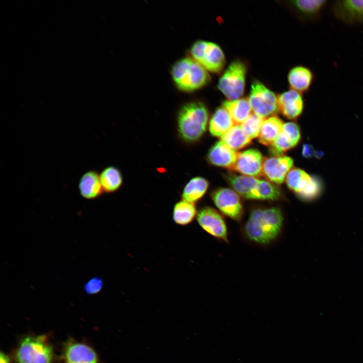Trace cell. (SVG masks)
<instances>
[{
    "label": "cell",
    "instance_id": "cell-1",
    "mask_svg": "<svg viewBox=\"0 0 363 363\" xmlns=\"http://www.w3.org/2000/svg\"><path fill=\"white\" fill-rule=\"evenodd\" d=\"M283 223V217L279 208H255L251 211L245 224V234L254 242L267 244L279 234Z\"/></svg>",
    "mask_w": 363,
    "mask_h": 363
},
{
    "label": "cell",
    "instance_id": "cell-2",
    "mask_svg": "<svg viewBox=\"0 0 363 363\" xmlns=\"http://www.w3.org/2000/svg\"><path fill=\"white\" fill-rule=\"evenodd\" d=\"M209 112L199 101H192L182 106L177 115V131L185 142L193 143L204 135L208 124Z\"/></svg>",
    "mask_w": 363,
    "mask_h": 363
},
{
    "label": "cell",
    "instance_id": "cell-3",
    "mask_svg": "<svg viewBox=\"0 0 363 363\" xmlns=\"http://www.w3.org/2000/svg\"><path fill=\"white\" fill-rule=\"evenodd\" d=\"M176 88L184 92H192L205 87L210 81L207 71L190 57L177 60L170 71Z\"/></svg>",
    "mask_w": 363,
    "mask_h": 363
},
{
    "label": "cell",
    "instance_id": "cell-4",
    "mask_svg": "<svg viewBox=\"0 0 363 363\" xmlns=\"http://www.w3.org/2000/svg\"><path fill=\"white\" fill-rule=\"evenodd\" d=\"M53 356L52 347L45 335L24 338L15 353L16 363H51Z\"/></svg>",
    "mask_w": 363,
    "mask_h": 363
},
{
    "label": "cell",
    "instance_id": "cell-5",
    "mask_svg": "<svg viewBox=\"0 0 363 363\" xmlns=\"http://www.w3.org/2000/svg\"><path fill=\"white\" fill-rule=\"evenodd\" d=\"M190 57L201 65L207 71L218 73L225 64V57L221 47L214 42L197 40L189 50Z\"/></svg>",
    "mask_w": 363,
    "mask_h": 363
},
{
    "label": "cell",
    "instance_id": "cell-6",
    "mask_svg": "<svg viewBox=\"0 0 363 363\" xmlns=\"http://www.w3.org/2000/svg\"><path fill=\"white\" fill-rule=\"evenodd\" d=\"M246 74V66L239 60L232 62L222 74L217 87L228 100H235L243 95Z\"/></svg>",
    "mask_w": 363,
    "mask_h": 363
},
{
    "label": "cell",
    "instance_id": "cell-7",
    "mask_svg": "<svg viewBox=\"0 0 363 363\" xmlns=\"http://www.w3.org/2000/svg\"><path fill=\"white\" fill-rule=\"evenodd\" d=\"M248 99L252 111L262 118L273 116L278 111V97L259 81L253 82Z\"/></svg>",
    "mask_w": 363,
    "mask_h": 363
},
{
    "label": "cell",
    "instance_id": "cell-8",
    "mask_svg": "<svg viewBox=\"0 0 363 363\" xmlns=\"http://www.w3.org/2000/svg\"><path fill=\"white\" fill-rule=\"evenodd\" d=\"M211 198L221 213L234 220H240L244 213L243 205L234 191L226 188H218L211 192Z\"/></svg>",
    "mask_w": 363,
    "mask_h": 363
},
{
    "label": "cell",
    "instance_id": "cell-9",
    "mask_svg": "<svg viewBox=\"0 0 363 363\" xmlns=\"http://www.w3.org/2000/svg\"><path fill=\"white\" fill-rule=\"evenodd\" d=\"M197 222L201 227L211 235L227 240V229L221 215L210 207L201 208L197 213Z\"/></svg>",
    "mask_w": 363,
    "mask_h": 363
},
{
    "label": "cell",
    "instance_id": "cell-10",
    "mask_svg": "<svg viewBox=\"0 0 363 363\" xmlns=\"http://www.w3.org/2000/svg\"><path fill=\"white\" fill-rule=\"evenodd\" d=\"M264 158L256 149H250L237 153L236 161L230 170L246 176L258 177L263 175Z\"/></svg>",
    "mask_w": 363,
    "mask_h": 363
},
{
    "label": "cell",
    "instance_id": "cell-11",
    "mask_svg": "<svg viewBox=\"0 0 363 363\" xmlns=\"http://www.w3.org/2000/svg\"><path fill=\"white\" fill-rule=\"evenodd\" d=\"M331 10L334 17L347 24L363 23V0H339L333 1Z\"/></svg>",
    "mask_w": 363,
    "mask_h": 363
},
{
    "label": "cell",
    "instance_id": "cell-12",
    "mask_svg": "<svg viewBox=\"0 0 363 363\" xmlns=\"http://www.w3.org/2000/svg\"><path fill=\"white\" fill-rule=\"evenodd\" d=\"M293 165V159L287 156H273L264 158L263 175L273 184H282Z\"/></svg>",
    "mask_w": 363,
    "mask_h": 363
},
{
    "label": "cell",
    "instance_id": "cell-13",
    "mask_svg": "<svg viewBox=\"0 0 363 363\" xmlns=\"http://www.w3.org/2000/svg\"><path fill=\"white\" fill-rule=\"evenodd\" d=\"M300 138V130L296 123H285L281 132L270 146V152L273 156L283 155V153L295 147Z\"/></svg>",
    "mask_w": 363,
    "mask_h": 363
},
{
    "label": "cell",
    "instance_id": "cell-14",
    "mask_svg": "<svg viewBox=\"0 0 363 363\" xmlns=\"http://www.w3.org/2000/svg\"><path fill=\"white\" fill-rule=\"evenodd\" d=\"M64 357L66 363H99L98 355L91 347L74 340L66 344Z\"/></svg>",
    "mask_w": 363,
    "mask_h": 363
},
{
    "label": "cell",
    "instance_id": "cell-15",
    "mask_svg": "<svg viewBox=\"0 0 363 363\" xmlns=\"http://www.w3.org/2000/svg\"><path fill=\"white\" fill-rule=\"evenodd\" d=\"M278 110L286 118L295 119L303 112L304 101L301 93L290 89L278 96Z\"/></svg>",
    "mask_w": 363,
    "mask_h": 363
},
{
    "label": "cell",
    "instance_id": "cell-16",
    "mask_svg": "<svg viewBox=\"0 0 363 363\" xmlns=\"http://www.w3.org/2000/svg\"><path fill=\"white\" fill-rule=\"evenodd\" d=\"M237 153L220 140L215 143L209 150L207 160L213 165L231 170L237 157Z\"/></svg>",
    "mask_w": 363,
    "mask_h": 363
},
{
    "label": "cell",
    "instance_id": "cell-17",
    "mask_svg": "<svg viewBox=\"0 0 363 363\" xmlns=\"http://www.w3.org/2000/svg\"><path fill=\"white\" fill-rule=\"evenodd\" d=\"M227 182L238 195L247 199H255L260 179L246 175L228 173Z\"/></svg>",
    "mask_w": 363,
    "mask_h": 363
},
{
    "label": "cell",
    "instance_id": "cell-18",
    "mask_svg": "<svg viewBox=\"0 0 363 363\" xmlns=\"http://www.w3.org/2000/svg\"><path fill=\"white\" fill-rule=\"evenodd\" d=\"M78 189L81 196L86 200L99 197L104 192L98 172L89 170L84 173L79 179Z\"/></svg>",
    "mask_w": 363,
    "mask_h": 363
},
{
    "label": "cell",
    "instance_id": "cell-19",
    "mask_svg": "<svg viewBox=\"0 0 363 363\" xmlns=\"http://www.w3.org/2000/svg\"><path fill=\"white\" fill-rule=\"evenodd\" d=\"M327 3L326 0H296L291 5L299 17L305 21H315L320 19Z\"/></svg>",
    "mask_w": 363,
    "mask_h": 363
},
{
    "label": "cell",
    "instance_id": "cell-20",
    "mask_svg": "<svg viewBox=\"0 0 363 363\" xmlns=\"http://www.w3.org/2000/svg\"><path fill=\"white\" fill-rule=\"evenodd\" d=\"M287 79L291 89L302 94L310 90L314 81V75L308 67L297 66L290 69Z\"/></svg>",
    "mask_w": 363,
    "mask_h": 363
},
{
    "label": "cell",
    "instance_id": "cell-21",
    "mask_svg": "<svg viewBox=\"0 0 363 363\" xmlns=\"http://www.w3.org/2000/svg\"><path fill=\"white\" fill-rule=\"evenodd\" d=\"M234 126L233 119L227 110L223 106L216 109L211 116L209 130L214 137H221Z\"/></svg>",
    "mask_w": 363,
    "mask_h": 363
},
{
    "label": "cell",
    "instance_id": "cell-22",
    "mask_svg": "<svg viewBox=\"0 0 363 363\" xmlns=\"http://www.w3.org/2000/svg\"><path fill=\"white\" fill-rule=\"evenodd\" d=\"M315 178L299 168H292L286 175L285 181L289 190L298 197L313 183Z\"/></svg>",
    "mask_w": 363,
    "mask_h": 363
},
{
    "label": "cell",
    "instance_id": "cell-23",
    "mask_svg": "<svg viewBox=\"0 0 363 363\" xmlns=\"http://www.w3.org/2000/svg\"><path fill=\"white\" fill-rule=\"evenodd\" d=\"M222 106L229 112L235 125L242 124L252 114L248 98L225 101L222 103Z\"/></svg>",
    "mask_w": 363,
    "mask_h": 363
},
{
    "label": "cell",
    "instance_id": "cell-24",
    "mask_svg": "<svg viewBox=\"0 0 363 363\" xmlns=\"http://www.w3.org/2000/svg\"><path fill=\"white\" fill-rule=\"evenodd\" d=\"M283 125L282 120L277 116L265 118L258 136L259 142L270 146L281 132Z\"/></svg>",
    "mask_w": 363,
    "mask_h": 363
},
{
    "label": "cell",
    "instance_id": "cell-25",
    "mask_svg": "<svg viewBox=\"0 0 363 363\" xmlns=\"http://www.w3.org/2000/svg\"><path fill=\"white\" fill-rule=\"evenodd\" d=\"M209 182L202 177L191 179L185 186L182 197L183 200L195 203L201 200L209 188Z\"/></svg>",
    "mask_w": 363,
    "mask_h": 363
},
{
    "label": "cell",
    "instance_id": "cell-26",
    "mask_svg": "<svg viewBox=\"0 0 363 363\" xmlns=\"http://www.w3.org/2000/svg\"><path fill=\"white\" fill-rule=\"evenodd\" d=\"M99 175L103 192L106 193H114L122 186V174L115 166H109L104 168Z\"/></svg>",
    "mask_w": 363,
    "mask_h": 363
},
{
    "label": "cell",
    "instance_id": "cell-27",
    "mask_svg": "<svg viewBox=\"0 0 363 363\" xmlns=\"http://www.w3.org/2000/svg\"><path fill=\"white\" fill-rule=\"evenodd\" d=\"M197 213L194 203L183 200L174 206L173 220L176 224L185 226L193 221Z\"/></svg>",
    "mask_w": 363,
    "mask_h": 363
},
{
    "label": "cell",
    "instance_id": "cell-28",
    "mask_svg": "<svg viewBox=\"0 0 363 363\" xmlns=\"http://www.w3.org/2000/svg\"><path fill=\"white\" fill-rule=\"evenodd\" d=\"M220 138L221 141L234 150L243 149L250 145L252 142V139L239 125L232 127Z\"/></svg>",
    "mask_w": 363,
    "mask_h": 363
},
{
    "label": "cell",
    "instance_id": "cell-29",
    "mask_svg": "<svg viewBox=\"0 0 363 363\" xmlns=\"http://www.w3.org/2000/svg\"><path fill=\"white\" fill-rule=\"evenodd\" d=\"M265 119L253 113L240 125V126L247 135L252 139L258 137Z\"/></svg>",
    "mask_w": 363,
    "mask_h": 363
},
{
    "label": "cell",
    "instance_id": "cell-30",
    "mask_svg": "<svg viewBox=\"0 0 363 363\" xmlns=\"http://www.w3.org/2000/svg\"><path fill=\"white\" fill-rule=\"evenodd\" d=\"M103 287V281L99 277H94L88 280L84 285V290L88 294H96L100 292Z\"/></svg>",
    "mask_w": 363,
    "mask_h": 363
},
{
    "label": "cell",
    "instance_id": "cell-31",
    "mask_svg": "<svg viewBox=\"0 0 363 363\" xmlns=\"http://www.w3.org/2000/svg\"><path fill=\"white\" fill-rule=\"evenodd\" d=\"M302 155L306 157H311L314 155V152L311 146L304 144L302 150Z\"/></svg>",
    "mask_w": 363,
    "mask_h": 363
},
{
    "label": "cell",
    "instance_id": "cell-32",
    "mask_svg": "<svg viewBox=\"0 0 363 363\" xmlns=\"http://www.w3.org/2000/svg\"><path fill=\"white\" fill-rule=\"evenodd\" d=\"M0 363H10L9 356L5 353L1 351L0 354Z\"/></svg>",
    "mask_w": 363,
    "mask_h": 363
}]
</instances>
